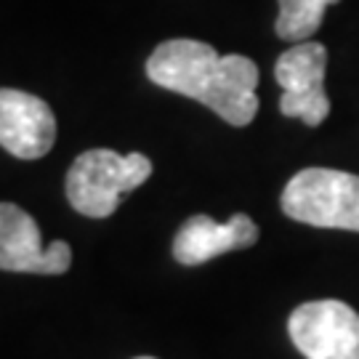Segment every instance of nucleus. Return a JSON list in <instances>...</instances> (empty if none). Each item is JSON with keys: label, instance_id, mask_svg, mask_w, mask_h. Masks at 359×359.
I'll return each instance as SVG.
<instances>
[{"label": "nucleus", "instance_id": "1", "mask_svg": "<svg viewBox=\"0 0 359 359\" xmlns=\"http://www.w3.org/2000/svg\"><path fill=\"white\" fill-rule=\"evenodd\" d=\"M154 86L205 104L234 128L250 126L258 115V67L248 56H218L203 40L176 38L160 43L147 59Z\"/></svg>", "mask_w": 359, "mask_h": 359}, {"label": "nucleus", "instance_id": "8", "mask_svg": "<svg viewBox=\"0 0 359 359\" xmlns=\"http://www.w3.org/2000/svg\"><path fill=\"white\" fill-rule=\"evenodd\" d=\"M256 243V221L245 213H234L226 224H218L210 216H192L173 240V258L184 266H197L221 253L243 250Z\"/></svg>", "mask_w": 359, "mask_h": 359}, {"label": "nucleus", "instance_id": "6", "mask_svg": "<svg viewBox=\"0 0 359 359\" xmlns=\"http://www.w3.org/2000/svg\"><path fill=\"white\" fill-rule=\"evenodd\" d=\"M72 264L69 245L40 243L35 218L13 203H0V269L22 274H65Z\"/></svg>", "mask_w": 359, "mask_h": 359}, {"label": "nucleus", "instance_id": "7", "mask_svg": "<svg viewBox=\"0 0 359 359\" xmlns=\"http://www.w3.org/2000/svg\"><path fill=\"white\" fill-rule=\"evenodd\" d=\"M56 142L51 107L25 90L0 88V147L19 160H38Z\"/></svg>", "mask_w": 359, "mask_h": 359}, {"label": "nucleus", "instance_id": "9", "mask_svg": "<svg viewBox=\"0 0 359 359\" xmlns=\"http://www.w3.org/2000/svg\"><path fill=\"white\" fill-rule=\"evenodd\" d=\"M338 0H280V16H277V35L290 43L311 40L320 29L322 16L327 6H335Z\"/></svg>", "mask_w": 359, "mask_h": 359}, {"label": "nucleus", "instance_id": "5", "mask_svg": "<svg viewBox=\"0 0 359 359\" xmlns=\"http://www.w3.org/2000/svg\"><path fill=\"white\" fill-rule=\"evenodd\" d=\"M325 69L327 48L317 40L293 43L277 59L274 77L283 86L280 112L285 117H298L306 126L317 128L330 115V99L325 93Z\"/></svg>", "mask_w": 359, "mask_h": 359}, {"label": "nucleus", "instance_id": "4", "mask_svg": "<svg viewBox=\"0 0 359 359\" xmlns=\"http://www.w3.org/2000/svg\"><path fill=\"white\" fill-rule=\"evenodd\" d=\"M287 333L306 359H359V314L344 301L301 304L287 320Z\"/></svg>", "mask_w": 359, "mask_h": 359}, {"label": "nucleus", "instance_id": "10", "mask_svg": "<svg viewBox=\"0 0 359 359\" xmlns=\"http://www.w3.org/2000/svg\"><path fill=\"white\" fill-rule=\"evenodd\" d=\"M136 359H154V357H136Z\"/></svg>", "mask_w": 359, "mask_h": 359}, {"label": "nucleus", "instance_id": "2", "mask_svg": "<svg viewBox=\"0 0 359 359\" xmlns=\"http://www.w3.org/2000/svg\"><path fill=\"white\" fill-rule=\"evenodd\" d=\"M152 176V160L142 152L120 154L112 149H88L67 173V200L88 218L112 216L120 200Z\"/></svg>", "mask_w": 359, "mask_h": 359}, {"label": "nucleus", "instance_id": "3", "mask_svg": "<svg viewBox=\"0 0 359 359\" xmlns=\"http://www.w3.org/2000/svg\"><path fill=\"white\" fill-rule=\"evenodd\" d=\"M283 210L309 226L359 231V176L335 168H304L285 187Z\"/></svg>", "mask_w": 359, "mask_h": 359}]
</instances>
